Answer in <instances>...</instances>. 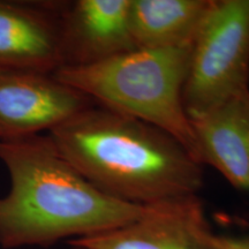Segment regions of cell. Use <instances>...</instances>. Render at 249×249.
Segmentation results:
<instances>
[{
    "mask_svg": "<svg viewBox=\"0 0 249 249\" xmlns=\"http://www.w3.org/2000/svg\"><path fill=\"white\" fill-rule=\"evenodd\" d=\"M59 152L98 191L149 207L197 196L202 164L150 124L90 105L49 132Z\"/></svg>",
    "mask_w": 249,
    "mask_h": 249,
    "instance_id": "obj_1",
    "label": "cell"
},
{
    "mask_svg": "<svg viewBox=\"0 0 249 249\" xmlns=\"http://www.w3.org/2000/svg\"><path fill=\"white\" fill-rule=\"evenodd\" d=\"M11 187L0 196V245L50 246L139 219L148 207L124 203L92 186L48 135L0 139Z\"/></svg>",
    "mask_w": 249,
    "mask_h": 249,
    "instance_id": "obj_2",
    "label": "cell"
},
{
    "mask_svg": "<svg viewBox=\"0 0 249 249\" xmlns=\"http://www.w3.org/2000/svg\"><path fill=\"white\" fill-rule=\"evenodd\" d=\"M192 50L135 49L88 66L60 67L53 76L101 107L170 134L201 163L182 101Z\"/></svg>",
    "mask_w": 249,
    "mask_h": 249,
    "instance_id": "obj_3",
    "label": "cell"
},
{
    "mask_svg": "<svg viewBox=\"0 0 249 249\" xmlns=\"http://www.w3.org/2000/svg\"><path fill=\"white\" fill-rule=\"evenodd\" d=\"M249 92V0H213L193 43L182 101L189 119Z\"/></svg>",
    "mask_w": 249,
    "mask_h": 249,
    "instance_id": "obj_4",
    "label": "cell"
},
{
    "mask_svg": "<svg viewBox=\"0 0 249 249\" xmlns=\"http://www.w3.org/2000/svg\"><path fill=\"white\" fill-rule=\"evenodd\" d=\"M90 105L91 99L53 73L0 68L1 139L50 132Z\"/></svg>",
    "mask_w": 249,
    "mask_h": 249,
    "instance_id": "obj_5",
    "label": "cell"
},
{
    "mask_svg": "<svg viewBox=\"0 0 249 249\" xmlns=\"http://www.w3.org/2000/svg\"><path fill=\"white\" fill-rule=\"evenodd\" d=\"M70 244L88 249H217L197 196L149 205L127 225Z\"/></svg>",
    "mask_w": 249,
    "mask_h": 249,
    "instance_id": "obj_6",
    "label": "cell"
},
{
    "mask_svg": "<svg viewBox=\"0 0 249 249\" xmlns=\"http://www.w3.org/2000/svg\"><path fill=\"white\" fill-rule=\"evenodd\" d=\"M130 0H77L61 18V67L97 64L135 50Z\"/></svg>",
    "mask_w": 249,
    "mask_h": 249,
    "instance_id": "obj_7",
    "label": "cell"
},
{
    "mask_svg": "<svg viewBox=\"0 0 249 249\" xmlns=\"http://www.w3.org/2000/svg\"><path fill=\"white\" fill-rule=\"evenodd\" d=\"M202 164L249 191V92L191 119Z\"/></svg>",
    "mask_w": 249,
    "mask_h": 249,
    "instance_id": "obj_8",
    "label": "cell"
},
{
    "mask_svg": "<svg viewBox=\"0 0 249 249\" xmlns=\"http://www.w3.org/2000/svg\"><path fill=\"white\" fill-rule=\"evenodd\" d=\"M61 65L59 21L28 6L0 1V68L49 74Z\"/></svg>",
    "mask_w": 249,
    "mask_h": 249,
    "instance_id": "obj_9",
    "label": "cell"
},
{
    "mask_svg": "<svg viewBox=\"0 0 249 249\" xmlns=\"http://www.w3.org/2000/svg\"><path fill=\"white\" fill-rule=\"evenodd\" d=\"M213 5V0H130L129 27L135 48L193 44Z\"/></svg>",
    "mask_w": 249,
    "mask_h": 249,
    "instance_id": "obj_10",
    "label": "cell"
},
{
    "mask_svg": "<svg viewBox=\"0 0 249 249\" xmlns=\"http://www.w3.org/2000/svg\"><path fill=\"white\" fill-rule=\"evenodd\" d=\"M217 249H249V235H217L214 234Z\"/></svg>",
    "mask_w": 249,
    "mask_h": 249,
    "instance_id": "obj_11",
    "label": "cell"
},
{
    "mask_svg": "<svg viewBox=\"0 0 249 249\" xmlns=\"http://www.w3.org/2000/svg\"><path fill=\"white\" fill-rule=\"evenodd\" d=\"M73 249H88V248H85V247H79V246H73Z\"/></svg>",
    "mask_w": 249,
    "mask_h": 249,
    "instance_id": "obj_12",
    "label": "cell"
},
{
    "mask_svg": "<svg viewBox=\"0 0 249 249\" xmlns=\"http://www.w3.org/2000/svg\"><path fill=\"white\" fill-rule=\"evenodd\" d=\"M0 139H1V134H0Z\"/></svg>",
    "mask_w": 249,
    "mask_h": 249,
    "instance_id": "obj_13",
    "label": "cell"
}]
</instances>
